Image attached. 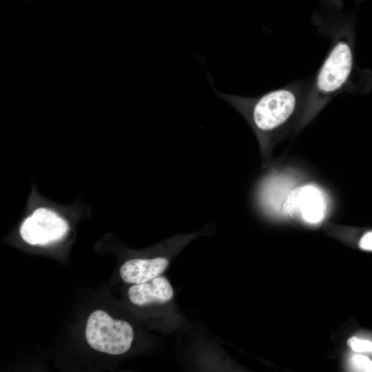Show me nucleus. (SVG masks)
<instances>
[{"mask_svg":"<svg viewBox=\"0 0 372 372\" xmlns=\"http://www.w3.org/2000/svg\"><path fill=\"white\" fill-rule=\"evenodd\" d=\"M312 81H294L256 96L214 92L247 121L258 140L263 166L269 164L276 145L295 132L304 112Z\"/></svg>","mask_w":372,"mask_h":372,"instance_id":"1","label":"nucleus"},{"mask_svg":"<svg viewBox=\"0 0 372 372\" xmlns=\"http://www.w3.org/2000/svg\"><path fill=\"white\" fill-rule=\"evenodd\" d=\"M351 30L340 32L312 81L307 103L294 134L301 132L335 96L347 89L354 71Z\"/></svg>","mask_w":372,"mask_h":372,"instance_id":"2","label":"nucleus"},{"mask_svg":"<svg viewBox=\"0 0 372 372\" xmlns=\"http://www.w3.org/2000/svg\"><path fill=\"white\" fill-rule=\"evenodd\" d=\"M85 338L89 346L97 351L121 355L130 349L134 331L127 321L114 319L105 311L98 309L87 318Z\"/></svg>","mask_w":372,"mask_h":372,"instance_id":"3","label":"nucleus"},{"mask_svg":"<svg viewBox=\"0 0 372 372\" xmlns=\"http://www.w3.org/2000/svg\"><path fill=\"white\" fill-rule=\"evenodd\" d=\"M69 229L68 221L56 211L41 207L23 220L19 233L28 245L46 246L63 240Z\"/></svg>","mask_w":372,"mask_h":372,"instance_id":"4","label":"nucleus"},{"mask_svg":"<svg viewBox=\"0 0 372 372\" xmlns=\"http://www.w3.org/2000/svg\"><path fill=\"white\" fill-rule=\"evenodd\" d=\"M313 187L296 189L288 198L282 211L289 214L297 213L311 224L318 223L324 216V204L322 195Z\"/></svg>","mask_w":372,"mask_h":372,"instance_id":"5","label":"nucleus"},{"mask_svg":"<svg viewBox=\"0 0 372 372\" xmlns=\"http://www.w3.org/2000/svg\"><path fill=\"white\" fill-rule=\"evenodd\" d=\"M130 302L138 307L163 304L171 301L174 291L169 280L160 276L147 282L132 285L127 291Z\"/></svg>","mask_w":372,"mask_h":372,"instance_id":"6","label":"nucleus"},{"mask_svg":"<svg viewBox=\"0 0 372 372\" xmlns=\"http://www.w3.org/2000/svg\"><path fill=\"white\" fill-rule=\"evenodd\" d=\"M169 264V258L165 256L133 258L121 265L119 273L125 282L140 284L161 276Z\"/></svg>","mask_w":372,"mask_h":372,"instance_id":"7","label":"nucleus"},{"mask_svg":"<svg viewBox=\"0 0 372 372\" xmlns=\"http://www.w3.org/2000/svg\"><path fill=\"white\" fill-rule=\"evenodd\" d=\"M349 366L353 371L372 372V361L367 357L359 354L350 358Z\"/></svg>","mask_w":372,"mask_h":372,"instance_id":"8","label":"nucleus"},{"mask_svg":"<svg viewBox=\"0 0 372 372\" xmlns=\"http://www.w3.org/2000/svg\"><path fill=\"white\" fill-rule=\"evenodd\" d=\"M348 344L355 352H371L372 353V342L352 337L348 340Z\"/></svg>","mask_w":372,"mask_h":372,"instance_id":"9","label":"nucleus"},{"mask_svg":"<svg viewBox=\"0 0 372 372\" xmlns=\"http://www.w3.org/2000/svg\"><path fill=\"white\" fill-rule=\"evenodd\" d=\"M358 245L363 250L372 251V231H367L361 236Z\"/></svg>","mask_w":372,"mask_h":372,"instance_id":"10","label":"nucleus"}]
</instances>
